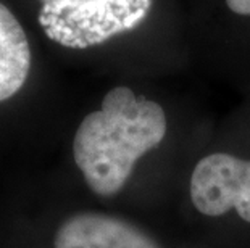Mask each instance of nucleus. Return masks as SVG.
Returning a JSON list of instances; mask_svg holds the SVG:
<instances>
[{
    "label": "nucleus",
    "instance_id": "f257e3e1",
    "mask_svg": "<svg viewBox=\"0 0 250 248\" xmlns=\"http://www.w3.org/2000/svg\"><path fill=\"white\" fill-rule=\"evenodd\" d=\"M168 133L169 118L160 102L126 84L107 87L71 128L66 144L71 184L65 191L146 216L137 176Z\"/></svg>",
    "mask_w": 250,
    "mask_h": 248
},
{
    "label": "nucleus",
    "instance_id": "f03ea898",
    "mask_svg": "<svg viewBox=\"0 0 250 248\" xmlns=\"http://www.w3.org/2000/svg\"><path fill=\"white\" fill-rule=\"evenodd\" d=\"M0 221V248H210L186 232L62 189Z\"/></svg>",
    "mask_w": 250,
    "mask_h": 248
},
{
    "label": "nucleus",
    "instance_id": "7ed1b4c3",
    "mask_svg": "<svg viewBox=\"0 0 250 248\" xmlns=\"http://www.w3.org/2000/svg\"><path fill=\"white\" fill-rule=\"evenodd\" d=\"M174 210L186 234L207 247L250 248V155H202L190 166Z\"/></svg>",
    "mask_w": 250,
    "mask_h": 248
},
{
    "label": "nucleus",
    "instance_id": "20e7f679",
    "mask_svg": "<svg viewBox=\"0 0 250 248\" xmlns=\"http://www.w3.org/2000/svg\"><path fill=\"white\" fill-rule=\"evenodd\" d=\"M31 28L54 49L87 55L139 28L153 0H13Z\"/></svg>",
    "mask_w": 250,
    "mask_h": 248
},
{
    "label": "nucleus",
    "instance_id": "39448f33",
    "mask_svg": "<svg viewBox=\"0 0 250 248\" xmlns=\"http://www.w3.org/2000/svg\"><path fill=\"white\" fill-rule=\"evenodd\" d=\"M42 81L34 29L13 0H0V161L28 144Z\"/></svg>",
    "mask_w": 250,
    "mask_h": 248
},
{
    "label": "nucleus",
    "instance_id": "423d86ee",
    "mask_svg": "<svg viewBox=\"0 0 250 248\" xmlns=\"http://www.w3.org/2000/svg\"><path fill=\"white\" fill-rule=\"evenodd\" d=\"M226 7L239 17H250V0H225Z\"/></svg>",
    "mask_w": 250,
    "mask_h": 248
}]
</instances>
